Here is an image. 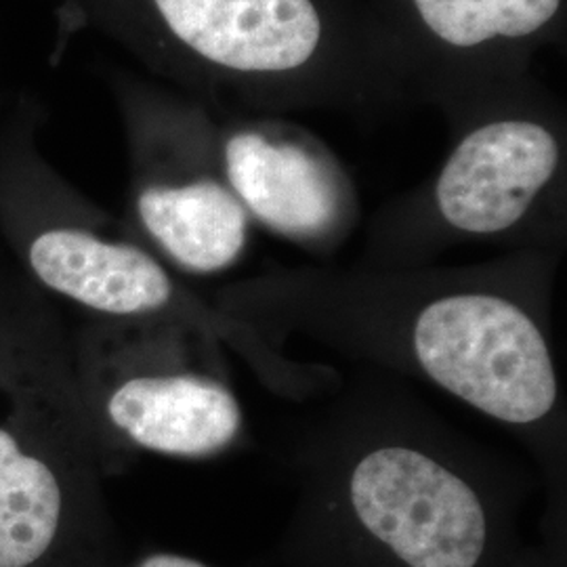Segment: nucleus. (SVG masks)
<instances>
[{"mask_svg": "<svg viewBox=\"0 0 567 567\" xmlns=\"http://www.w3.org/2000/svg\"><path fill=\"white\" fill-rule=\"evenodd\" d=\"M557 265L559 250H515L450 269H280L227 286L215 305L267 341L305 332L545 442L564 414L547 322Z\"/></svg>", "mask_w": 567, "mask_h": 567, "instance_id": "1", "label": "nucleus"}, {"mask_svg": "<svg viewBox=\"0 0 567 567\" xmlns=\"http://www.w3.org/2000/svg\"><path fill=\"white\" fill-rule=\"evenodd\" d=\"M55 61L97 32L143 74L240 112L324 110L364 121L419 103L365 0H44Z\"/></svg>", "mask_w": 567, "mask_h": 567, "instance_id": "2", "label": "nucleus"}, {"mask_svg": "<svg viewBox=\"0 0 567 567\" xmlns=\"http://www.w3.org/2000/svg\"><path fill=\"white\" fill-rule=\"evenodd\" d=\"M305 475L274 559L286 567H511L522 492L408 423L337 435Z\"/></svg>", "mask_w": 567, "mask_h": 567, "instance_id": "3", "label": "nucleus"}, {"mask_svg": "<svg viewBox=\"0 0 567 567\" xmlns=\"http://www.w3.org/2000/svg\"><path fill=\"white\" fill-rule=\"evenodd\" d=\"M47 107L21 93L0 121V234L25 280L91 318H173L203 326L238 351L265 383L290 395L322 381L278 344L183 282L124 225L89 200L42 156Z\"/></svg>", "mask_w": 567, "mask_h": 567, "instance_id": "4", "label": "nucleus"}, {"mask_svg": "<svg viewBox=\"0 0 567 567\" xmlns=\"http://www.w3.org/2000/svg\"><path fill=\"white\" fill-rule=\"evenodd\" d=\"M435 110L450 147L440 168L372 219L365 267H421L452 246L561 250L566 240L567 114L529 74Z\"/></svg>", "mask_w": 567, "mask_h": 567, "instance_id": "5", "label": "nucleus"}, {"mask_svg": "<svg viewBox=\"0 0 567 567\" xmlns=\"http://www.w3.org/2000/svg\"><path fill=\"white\" fill-rule=\"evenodd\" d=\"M32 284L0 278V567H118L70 341Z\"/></svg>", "mask_w": 567, "mask_h": 567, "instance_id": "6", "label": "nucleus"}, {"mask_svg": "<svg viewBox=\"0 0 567 567\" xmlns=\"http://www.w3.org/2000/svg\"><path fill=\"white\" fill-rule=\"evenodd\" d=\"M70 362L82 405L114 468L135 452L203 461L243 437V402L225 344L203 326L89 318Z\"/></svg>", "mask_w": 567, "mask_h": 567, "instance_id": "7", "label": "nucleus"}, {"mask_svg": "<svg viewBox=\"0 0 567 567\" xmlns=\"http://www.w3.org/2000/svg\"><path fill=\"white\" fill-rule=\"evenodd\" d=\"M128 156L124 225L177 274L243 261L250 219L225 182L208 103L143 72L103 65Z\"/></svg>", "mask_w": 567, "mask_h": 567, "instance_id": "8", "label": "nucleus"}, {"mask_svg": "<svg viewBox=\"0 0 567 567\" xmlns=\"http://www.w3.org/2000/svg\"><path fill=\"white\" fill-rule=\"evenodd\" d=\"M404 63L419 103L534 74L540 51L566 49L567 0H365Z\"/></svg>", "mask_w": 567, "mask_h": 567, "instance_id": "9", "label": "nucleus"}, {"mask_svg": "<svg viewBox=\"0 0 567 567\" xmlns=\"http://www.w3.org/2000/svg\"><path fill=\"white\" fill-rule=\"evenodd\" d=\"M210 107L225 182L250 224L305 252H337L360 224L362 206L334 150L284 114Z\"/></svg>", "mask_w": 567, "mask_h": 567, "instance_id": "10", "label": "nucleus"}, {"mask_svg": "<svg viewBox=\"0 0 567 567\" xmlns=\"http://www.w3.org/2000/svg\"><path fill=\"white\" fill-rule=\"evenodd\" d=\"M511 567H566V538L564 526L555 517L543 547H522Z\"/></svg>", "mask_w": 567, "mask_h": 567, "instance_id": "11", "label": "nucleus"}, {"mask_svg": "<svg viewBox=\"0 0 567 567\" xmlns=\"http://www.w3.org/2000/svg\"><path fill=\"white\" fill-rule=\"evenodd\" d=\"M124 567H215L206 564L203 559H196L192 555H182V553H173V550H152L145 553L142 557H137L135 561H131Z\"/></svg>", "mask_w": 567, "mask_h": 567, "instance_id": "12", "label": "nucleus"}]
</instances>
